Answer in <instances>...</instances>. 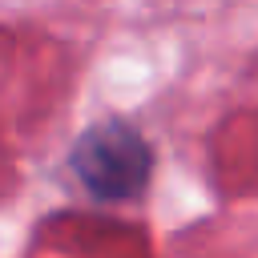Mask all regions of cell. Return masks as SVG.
<instances>
[{"mask_svg": "<svg viewBox=\"0 0 258 258\" xmlns=\"http://www.w3.org/2000/svg\"><path fill=\"white\" fill-rule=\"evenodd\" d=\"M69 177L93 202H125L149 185L153 149L133 125L105 121L85 129L69 149Z\"/></svg>", "mask_w": 258, "mask_h": 258, "instance_id": "cell-1", "label": "cell"}]
</instances>
